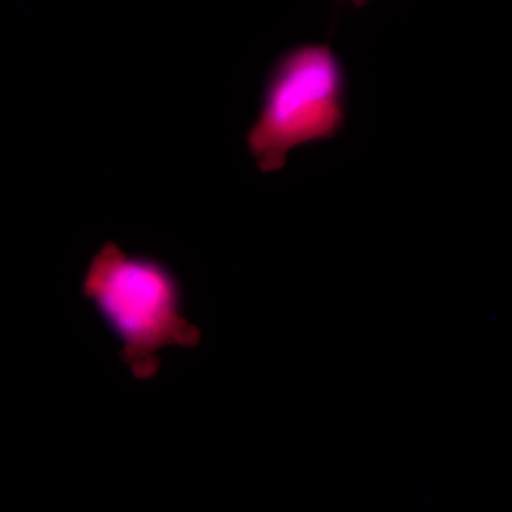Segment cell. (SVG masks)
<instances>
[{
	"label": "cell",
	"mask_w": 512,
	"mask_h": 512,
	"mask_svg": "<svg viewBox=\"0 0 512 512\" xmlns=\"http://www.w3.org/2000/svg\"><path fill=\"white\" fill-rule=\"evenodd\" d=\"M340 2L349 3V5H352L353 8L356 9H362L365 8V6L367 5V3L370 2V0H340Z\"/></svg>",
	"instance_id": "3"
},
{
	"label": "cell",
	"mask_w": 512,
	"mask_h": 512,
	"mask_svg": "<svg viewBox=\"0 0 512 512\" xmlns=\"http://www.w3.org/2000/svg\"><path fill=\"white\" fill-rule=\"evenodd\" d=\"M83 291L119 336L121 359L137 379L156 376L161 350L191 348L200 338L184 318L177 278L156 258L127 254L107 242L87 268Z\"/></svg>",
	"instance_id": "2"
},
{
	"label": "cell",
	"mask_w": 512,
	"mask_h": 512,
	"mask_svg": "<svg viewBox=\"0 0 512 512\" xmlns=\"http://www.w3.org/2000/svg\"><path fill=\"white\" fill-rule=\"evenodd\" d=\"M345 64L328 42H306L276 57L245 144L261 173H278L289 154L339 136L348 120Z\"/></svg>",
	"instance_id": "1"
}]
</instances>
